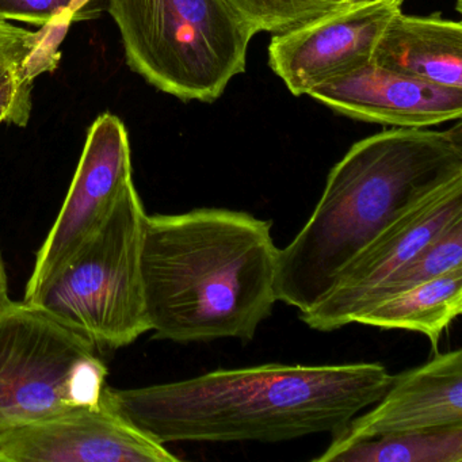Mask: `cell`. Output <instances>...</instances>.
Returning a JSON list of instances; mask_svg holds the SVG:
<instances>
[{
	"instance_id": "cell-1",
	"label": "cell",
	"mask_w": 462,
	"mask_h": 462,
	"mask_svg": "<svg viewBox=\"0 0 462 462\" xmlns=\"http://www.w3.org/2000/svg\"><path fill=\"white\" fill-rule=\"evenodd\" d=\"M378 362L264 364L142 388L105 386L102 402L159 443L283 442L337 434L385 393Z\"/></svg>"
},
{
	"instance_id": "cell-2",
	"label": "cell",
	"mask_w": 462,
	"mask_h": 462,
	"mask_svg": "<svg viewBox=\"0 0 462 462\" xmlns=\"http://www.w3.org/2000/svg\"><path fill=\"white\" fill-rule=\"evenodd\" d=\"M272 221L199 208L145 217L142 274L156 339L251 342L277 302Z\"/></svg>"
},
{
	"instance_id": "cell-3",
	"label": "cell",
	"mask_w": 462,
	"mask_h": 462,
	"mask_svg": "<svg viewBox=\"0 0 462 462\" xmlns=\"http://www.w3.org/2000/svg\"><path fill=\"white\" fill-rule=\"evenodd\" d=\"M462 180V126L396 128L359 140L332 167L310 217L278 254L277 301L307 312L340 270L397 218Z\"/></svg>"
},
{
	"instance_id": "cell-4",
	"label": "cell",
	"mask_w": 462,
	"mask_h": 462,
	"mask_svg": "<svg viewBox=\"0 0 462 462\" xmlns=\"http://www.w3.org/2000/svg\"><path fill=\"white\" fill-rule=\"evenodd\" d=\"M126 63L182 101L213 102L245 71L253 29L226 0H107Z\"/></svg>"
},
{
	"instance_id": "cell-5",
	"label": "cell",
	"mask_w": 462,
	"mask_h": 462,
	"mask_svg": "<svg viewBox=\"0 0 462 462\" xmlns=\"http://www.w3.org/2000/svg\"><path fill=\"white\" fill-rule=\"evenodd\" d=\"M144 205L129 180L96 232L23 301L97 348H121L151 331L142 274Z\"/></svg>"
},
{
	"instance_id": "cell-6",
	"label": "cell",
	"mask_w": 462,
	"mask_h": 462,
	"mask_svg": "<svg viewBox=\"0 0 462 462\" xmlns=\"http://www.w3.org/2000/svg\"><path fill=\"white\" fill-rule=\"evenodd\" d=\"M107 367L86 337L28 302L0 313V434L102 402Z\"/></svg>"
},
{
	"instance_id": "cell-7",
	"label": "cell",
	"mask_w": 462,
	"mask_h": 462,
	"mask_svg": "<svg viewBox=\"0 0 462 462\" xmlns=\"http://www.w3.org/2000/svg\"><path fill=\"white\" fill-rule=\"evenodd\" d=\"M462 218V180L424 199L381 232L335 278L328 293L307 312L302 323L332 332L354 323L372 305L375 291L423 250L440 232Z\"/></svg>"
},
{
	"instance_id": "cell-8",
	"label": "cell",
	"mask_w": 462,
	"mask_h": 462,
	"mask_svg": "<svg viewBox=\"0 0 462 462\" xmlns=\"http://www.w3.org/2000/svg\"><path fill=\"white\" fill-rule=\"evenodd\" d=\"M132 180L131 143L125 124L117 116L104 113L88 129L63 207L37 253L25 297L52 277L98 229L121 189Z\"/></svg>"
},
{
	"instance_id": "cell-9",
	"label": "cell",
	"mask_w": 462,
	"mask_h": 462,
	"mask_svg": "<svg viewBox=\"0 0 462 462\" xmlns=\"http://www.w3.org/2000/svg\"><path fill=\"white\" fill-rule=\"evenodd\" d=\"M400 12L399 2H358L274 34L270 69L293 96H308L318 86L370 63L381 33Z\"/></svg>"
},
{
	"instance_id": "cell-10",
	"label": "cell",
	"mask_w": 462,
	"mask_h": 462,
	"mask_svg": "<svg viewBox=\"0 0 462 462\" xmlns=\"http://www.w3.org/2000/svg\"><path fill=\"white\" fill-rule=\"evenodd\" d=\"M104 402L0 434V462H178Z\"/></svg>"
},
{
	"instance_id": "cell-11",
	"label": "cell",
	"mask_w": 462,
	"mask_h": 462,
	"mask_svg": "<svg viewBox=\"0 0 462 462\" xmlns=\"http://www.w3.org/2000/svg\"><path fill=\"white\" fill-rule=\"evenodd\" d=\"M372 407L332 435L331 445L313 461L329 462L334 454L361 440L462 424V351L435 353L426 364L393 375Z\"/></svg>"
},
{
	"instance_id": "cell-12",
	"label": "cell",
	"mask_w": 462,
	"mask_h": 462,
	"mask_svg": "<svg viewBox=\"0 0 462 462\" xmlns=\"http://www.w3.org/2000/svg\"><path fill=\"white\" fill-rule=\"evenodd\" d=\"M308 97L339 115L397 128H429L462 116V88L424 82L372 61L318 86Z\"/></svg>"
},
{
	"instance_id": "cell-13",
	"label": "cell",
	"mask_w": 462,
	"mask_h": 462,
	"mask_svg": "<svg viewBox=\"0 0 462 462\" xmlns=\"http://www.w3.org/2000/svg\"><path fill=\"white\" fill-rule=\"evenodd\" d=\"M370 61L424 82L462 88L461 23L400 12L381 33Z\"/></svg>"
},
{
	"instance_id": "cell-14",
	"label": "cell",
	"mask_w": 462,
	"mask_h": 462,
	"mask_svg": "<svg viewBox=\"0 0 462 462\" xmlns=\"http://www.w3.org/2000/svg\"><path fill=\"white\" fill-rule=\"evenodd\" d=\"M461 312L462 269H457L375 302L353 324L418 332L435 354L443 331Z\"/></svg>"
},
{
	"instance_id": "cell-15",
	"label": "cell",
	"mask_w": 462,
	"mask_h": 462,
	"mask_svg": "<svg viewBox=\"0 0 462 462\" xmlns=\"http://www.w3.org/2000/svg\"><path fill=\"white\" fill-rule=\"evenodd\" d=\"M53 23L44 32H32L0 18V124H28L34 79L56 67L58 55L42 52L51 44Z\"/></svg>"
},
{
	"instance_id": "cell-16",
	"label": "cell",
	"mask_w": 462,
	"mask_h": 462,
	"mask_svg": "<svg viewBox=\"0 0 462 462\" xmlns=\"http://www.w3.org/2000/svg\"><path fill=\"white\" fill-rule=\"evenodd\" d=\"M332 461L461 462L462 424L361 440L334 454Z\"/></svg>"
},
{
	"instance_id": "cell-17",
	"label": "cell",
	"mask_w": 462,
	"mask_h": 462,
	"mask_svg": "<svg viewBox=\"0 0 462 462\" xmlns=\"http://www.w3.org/2000/svg\"><path fill=\"white\" fill-rule=\"evenodd\" d=\"M457 269H462V218L450 224L399 272L386 280L375 291L372 305L392 294L407 291Z\"/></svg>"
},
{
	"instance_id": "cell-18",
	"label": "cell",
	"mask_w": 462,
	"mask_h": 462,
	"mask_svg": "<svg viewBox=\"0 0 462 462\" xmlns=\"http://www.w3.org/2000/svg\"><path fill=\"white\" fill-rule=\"evenodd\" d=\"M254 33H282L326 13L339 9L351 0H226Z\"/></svg>"
},
{
	"instance_id": "cell-19",
	"label": "cell",
	"mask_w": 462,
	"mask_h": 462,
	"mask_svg": "<svg viewBox=\"0 0 462 462\" xmlns=\"http://www.w3.org/2000/svg\"><path fill=\"white\" fill-rule=\"evenodd\" d=\"M82 0H0V18L47 26L61 15H74Z\"/></svg>"
},
{
	"instance_id": "cell-20",
	"label": "cell",
	"mask_w": 462,
	"mask_h": 462,
	"mask_svg": "<svg viewBox=\"0 0 462 462\" xmlns=\"http://www.w3.org/2000/svg\"><path fill=\"white\" fill-rule=\"evenodd\" d=\"M13 300L9 296V282H7L6 267H5L4 256L0 251V313L12 305Z\"/></svg>"
},
{
	"instance_id": "cell-21",
	"label": "cell",
	"mask_w": 462,
	"mask_h": 462,
	"mask_svg": "<svg viewBox=\"0 0 462 462\" xmlns=\"http://www.w3.org/2000/svg\"><path fill=\"white\" fill-rule=\"evenodd\" d=\"M351 2H353V4H358V2H375V0H351ZM389 2H399V4L402 5L404 0H389Z\"/></svg>"
}]
</instances>
